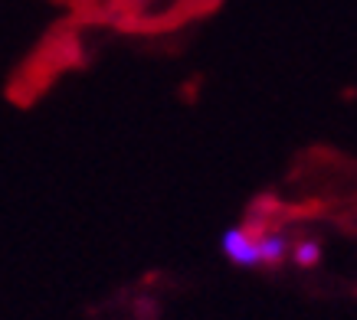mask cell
<instances>
[{"label":"cell","mask_w":357,"mask_h":320,"mask_svg":"<svg viewBox=\"0 0 357 320\" xmlns=\"http://www.w3.org/2000/svg\"><path fill=\"white\" fill-rule=\"evenodd\" d=\"M259 235L262 229H252V225H229L227 232L220 235V252L236 268H262Z\"/></svg>","instance_id":"6da1fadb"},{"label":"cell","mask_w":357,"mask_h":320,"mask_svg":"<svg viewBox=\"0 0 357 320\" xmlns=\"http://www.w3.org/2000/svg\"><path fill=\"white\" fill-rule=\"evenodd\" d=\"M259 255L262 268H279L285 258H292V242L282 229H262L259 235Z\"/></svg>","instance_id":"7a4b0ae2"},{"label":"cell","mask_w":357,"mask_h":320,"mask_svg":"<svg viewBox=\"0 0 357 320\" xmlns=\"http://www.w3.org/2000/svg\"><path fill=\"white\" fill-rule=\"evenodd\" d=\"M321 258H325V248H321V242L312 239V235H308V239H298L292 246V262L298 268H305V271H308V268H318Z\"/></svg>","instance_id":"3957f363"},{"label":"cell","mask_w":357,"mask_h":320,"mask_svg":"<svg viewBox=\"0 0 357 320\" xmlns=\"http://www.w3.org/2000/svg\"><path fill=\"white\" fill-rule=\"evenodd\" d=\"M125 3H141V0H125Z\"/></svg>","instance_id":"277c9868"}]
</instances>
